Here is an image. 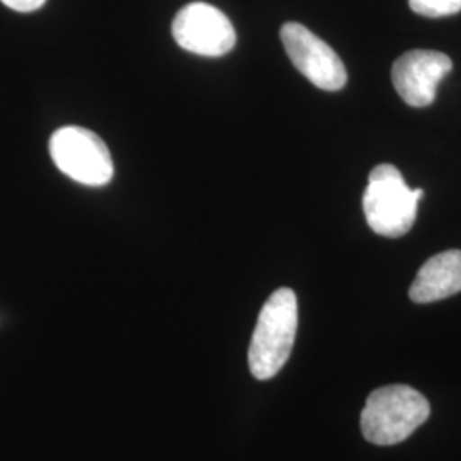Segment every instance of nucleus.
I'll return each mask as SVG.
<instances>
[{"mask_svg": "<svg viewBox=\"0 0 461 461\" xmlns=\"http://www.w3.org/2000/svg\"><path fill=\"white\" fill-rule=\"evenodd\" d=\"M280 40L293 66L318 89L340 91L347 84V70L335 50L299 23H285Z\"/></svg>", "mask_w": 461, "mask_h": 461, "instance_id": "39448f33", "label": "nucleus"}, {"mask_svg": "<svg viewBox=\"0 0 461 461\" xmlns=\"http://www.w3.org/2000/svg\"><path fill=\"white\" fill-rule=\"evenodd\" d=\"M175 41L200 57H222L236 45V32L228 16L205 2L185 5L173 21Z\"/></svg>", "mask_w": 461, "mask_h": 461, "instance_id": "423d86ee", "label": "nucleus"}, {"mask_svg": "<svg viewBox=\"0 0 461 461\" xmlns=\"http://www.w3.org/2000/svg\"><path fill=\"white\" fill-rule=\"evenodd\" d=\"M428 398L407 384L375 390L361 413L363 436L373 445H398L428 420Z\"/></svg>", "mask_w": 461, "mask_h": 461, "instance_id": "f03ea898", "label": "nucleus"}, {"mask_svg": "<svg viewBox=\"0 0 461 461\" xmlns=\"http://www.w3.org/2000/svg\"><path fill=\"white\" fill-rule=\"evenodd\" d=\"M57 167L74 182L101 186L113 178V161L106 144L83 127H62L50 139Z\"/></svg>", "mask_w": 461, "mask_h": 461, "instance_id": "20e7f679", "label": "nucleus"}, {"mask_svg": "<svg viewBox=\"0 0 461 461\" xmlns=\"http://www.w3.org/2000/svg\"><path fill=\"white\" fill-rule=\"evenodd\" d=\"M0 2L17 13H33L41 9L47 0H0Z\"/></svg>", "mask_w": 461, "mask_h": 461, "instance_id": "9d476101", "label": "nucleus"}, {"mask_svg": "<svg viewBox=\"0 0 461 461\" xmlns=\"http://www.w3.org/2000/svg\"><path fill=\"white\" fill-rule=\"evenodd\" d=\"M424 190L411 188L398 167L379 165L371 171L363 207L369 228L384 238H400L412 230Z\"/></svg>", "mask_w": 461, "mask_h": 461, "instance_id": "7ed1b4c3", "label": "nucleus"}, {"mask_svg": "<svg viewBox=\"0 0 461 461\" xmlns=\"http://www.w3.org/2000/svg\"><path fill=\"white\" fill-rule=\"evenodd\" d=\"M409 4L415 14L430 19L455 16L461 11V0H409Z\"/></svg>", "mask_w": 461, "mask_h": 461, "instance_id": "1a4fd4ad", "label": "nucleus"}, {"mask_svg": "<svg viewBox=\"0 0 461 461\" xmlns=\"http://www.w3.org/2000/svg\"><path fill=\"white\" fill-rule=\"evenodd\" d=\"M453 68L443 51L411 50L398 57L392 67V83L396 93L413 108H424L436 99L438 84Z\"/></svg>", "mask_w": 461, "mask_h": 461, "instance_id": "0eeeda50", "label": "nucleus"}, {"mask_svg": "<svg viewBox=\"0 0 461 461\" xmlns=\"http://www.w3.org/2000/svg\"><path fill=\"white\" fill-rule=\"evenodd\" d=\"M297 331V297L293 289H277L260 312L248 350L251 375L260 381L274 378L287 363Z\"/></svg>", "mask_w": 461, "mask_h": 461, "instance_id": "f257e3e1", "label": "nucleus"}, {"mask_svg": "<svg viewBox=\"0 0 461 461\" xmlns=\"http://www.w3.org/2000/svg\"><path fill=\"white\" fill-rule=\"evenodd\" d=\"M461 293V251L447 249L420 267L411 285L413 303H434Z\"/></svg>", "mask_w": 461, "mask_h": 461, "instance_id": "6e6552de", "label": "nucleus"}]
</instances>
